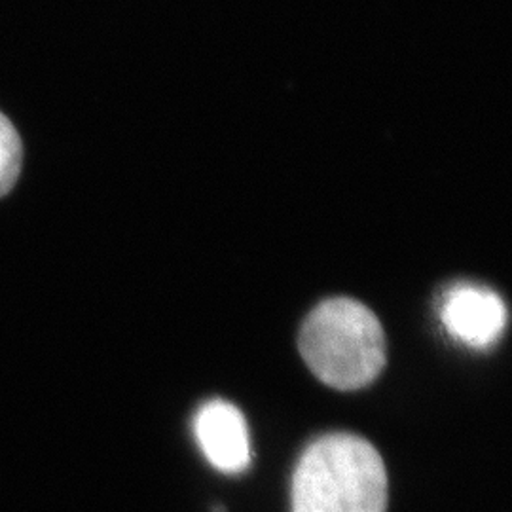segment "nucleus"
Masks as SVG:
<instances>
[{"label":"nucleus","instance_id":"nucleus-1","mask_svg":"<svg viewBox=\"0 0 512 512\" xmlns=\"http://www.w3.org/2000/svg\"><path fill=\"white\" fill-rule=\"evenodd\" d=\"M387 473L378 450L357 435L315 440L293 476V512H385Z\"/></svg>","mask_w":512,"mask_h":512},{"label":"nucleus","instance_id":"nucleus-2","mask_svg":"<svg viewBox=\"0 0 512 512\" xmlns=\"http://www.w3.org/2000/svg\"><path fill=\"white\" fill-rule=\"evenodd\" d=\"M298 348L311 372L329 387L355 391L384 370L387 342L378 317L353 298H330L306 317Z\"/></svg>","mask_w":512,"mask_h":512},{"label":"nucleus","instance_id":"nucleus-3","mask_svg":"<svg viewBox=\"0 0 512 512\" xmlns=\"http://www.w3.org/2000/svg\"><path fill=\"white\" fill-rule=\"evenodd\" d=\"M440 321L461 344L488 348L505 330L507 308L499 294L486 287L456 285L442 302Z\"/></svg>","mask_w":512,"mask_h":512},{"label":"nucleus","instance_id":"nucleus-4","mask_svg":"<svg viewBox=\"0 0 512 512\" xmlns=\"http://www.w3.org/2000/svg\"><path fill=\"white\" fill-rule=\"evenodd\" d=\"M196 439L209 463L228 475L243 473L251 465V440L243 414L234 404H203L194 421Z\"/></svg>","mask_w":512,"mask_h":512},{"label":"nucleus","instance_id":"nucleus-5","mask_svg":"<svg viewBox=\"0 0 512 512\" xmlns=\"http://www.w3.org/2000/svg\"><path fill=\"white\" fill-rule=\"evenodd\" d=\"M23 162V148L18 131L0 112V196L8 194L16 184Z\"/></svg>","mask_w":512,"mask_h":512}]
</instances>
